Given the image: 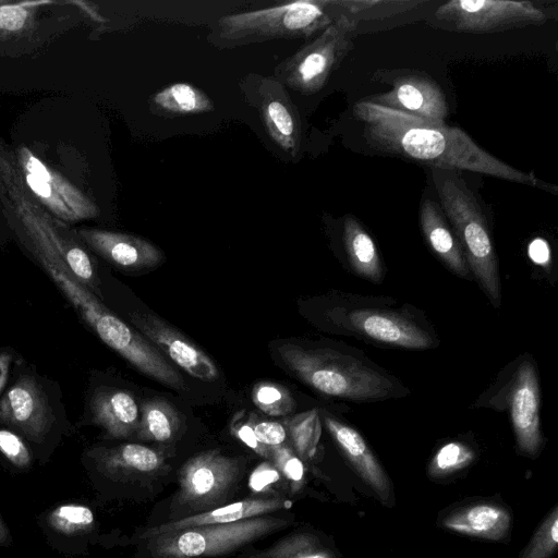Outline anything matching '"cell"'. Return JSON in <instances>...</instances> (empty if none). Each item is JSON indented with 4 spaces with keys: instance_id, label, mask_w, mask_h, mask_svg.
I'll list each match as a JSON object with an SVG mask.
<instances>
[{
    "instance_id": "6da1fadb",
    "label": "cell",
    "mask_w": 558,
    "mask_h": 558,
    "mask_svg": "<svg viewBox=\"0 0 558 558\" xmlns=\"http://www.w3.org/2000/svg\"><path fill=\"white\" fill-rule=\"evenodd\" d=\"M367 143L385 154L429 168L466 170L557 194L556 185L521 171L478 146L463 130L397 111L366 99L353 107Z\"/></svg>"
},
{
    "instance_id": "7a4b0ae2",
    "label": "cell",
    "mask_w": 558,
    "mask_h": 558,
    "mask_svg": "<svg viewBox=\"0 0 558 558\" xmlns=\"http://www.w3.org/2000/svg\"><path fill=\"white\" fill-rule=\"evenodd\" d=\"M307 316L324 331L374 347L429 350L440 343L421 308L391 296L331 291L308 302Z\"/></svg>"
},
{
    "instance_id": "3957f363",
    "label": "cell",
    "mask_w": 558,
    "mask_h": 558,
    "mask_svg": "<svg viewBox=\"0 0 558 558\" xmlns=\"http://www.w3.org/2000/svg\"><path fill=\"white\" fill-rule=\"evenodd\" d=\"M277 353L300 380L328 398L371 403L411 393L364 351L343 342L283 343L277 347Z\"/></svg>"
},
{
    "instance_id": "277c9868",
    "label": "cell",
    "mask_w": 558,
    "mask_h": 558,
    "mask_svg": "<svg viewBox=\"0 0 558 558\" xmlns=\"http://www.w3.org/2000/svg\"><path fill=\"white\" fill-rule=\"evenodd\" d=\"M33 251L63 294L107 345L159 383L177 390L185 388L181 374L150 341L116 317L71 275L52 243Z\"/></svg>"
},
{
    "instance_id": "5b68a950",
    "label": "cell",
    "mask_w": 558,
    "mask_h": 558,
    "mask_svg": "<svg viewBox=\"0 0 558 558\" xmlns=\"http://www.w3.org/2000/svg\"><path fill=\"white\" fill-rule=\"evenodd\" d=\"M429 170L438 204L462 248L472 278L498 308L501 304L499 262L486 216L459 171Z\"/></svg>"
},
{
    "instance_id": "8992f818",
    "label": "cell",
    "mask_w": 558,
    "mask_h": 558,
    "mask_svg": "<svg viewBox=\"0 0 558 558\" xmlns=\"http://www.w3.org/2000/svg\"><path fill=\"white\" fill-rule=\"evenodd\" d=\"M340 16L337 0H300L221 16L213 43L234 48L272 39L308 38Z\"/></svg>"
},
{
    "instance_id": "52a82bcc",
    "label": "cell",
    "mask_w": 558,
    "mask_h": 558,
    "mask_svg": "<svg viewBox=\"0 0 558 558\" xmlns=\"http://www.w3.org/2000/svg\"><path fill=\"white\" fill-rule=\"evenodd\" d=\"M507 412L518 451L535 458L544 446L538 368L530 353L507 364L471 405Z\"/></svg>"
},
{
    "instance_id": "ba28073f",
    "label": "cell",
    "mask_w": 558,
    "mask_h": 558,
    "mask_svg": "<svg viewBox=\"0 0 558 558\" xmlns=\"http://www.w3.org/2000/svg\"><path fill=\"white\" fill-rule=\"evenodd\" d=\"M271 514L149 537L142 541L144 558H213L231 554L290 524L288 518Z\"/></svg>"
},
{
    "instance_id": "9c48e42d",
    "label": "cell",
    "mask_w": 558,
    "mask_h": 558,
    "mask_svg": "<svg viewBox=\"0 0 558 558\" xmlns=\"http://www.w3.org/2000/svg\"><path fill=\"white\" fill-rule=\"evenodd\" d=\"M242 474L243 461L218 450L192 457L179 472L171 510L189 517L230 504Z\"/></svg>"
},
{
    "instance_id": "30bf717a",
    "label": "cell",
    "mask_w": 558,
    "mask_h": 558,
    "mask_svg": "<svg viewBox=\"0 0 558 558\" xmlns=\"http://www.w3.org/2000/svg\"><path fill=\"white\" fill-rule=\"evenodd\" d=\"M357 25V21L340 15L282 62L278 68L279 82L303 95L318 93L353 48Z\"/></svg>"
},
{
    "instance_id": "8fae6325",
    "label": "cell",
    "mask_w": 558,
    "mask_h": 558,
    "mask_svg": "<svg viewBox=\"0 0 558 558\" xmlns=\"http://www.w3.org/2000/svg\"><path fill=\"white\" fill-rule=\"evenodd\" d=\"M442 28L460 33L490 34L542 25L547 15L531 1L450 0L434 14Z\"/></svg>"
},
{
    "instance_id": "7c38bea8",
    "label": "cell",
    "mask_w": 558,
    "mask_h": 558,
    "mask_svg": "<svg viewBox=\"0 0 558 558\" xmlns=\"http://www.w3.org/2000/svg\"><path fill=\"white\" fill-rule=\"evenodd\" d=\"M15 161L28 194L56 218L80 221L98 215V207L92 199L27 147L16 149Z\"/></svg>"
},
{
    "instance_id": "4fadbf2b",
    "label": "cell",
    "mask_w": 558,
    "mask_h": 558,
    "mask_svg": "<svg viewBox=\"0 0 558 558\" xmlns=\"http://www.w3.org/2000/svg\"><path fill=\"white\" fill-rule=\"evenodd\" d=\"M130 317L140 333L160 348L192 377L203 381L218 378L219 372L215 362L175 328L148 313L134 312Z\"/></svg>"
},
{
    "instance_id": "5bb4252c",
    "label": "cell",
    "mask_w": 558,
    "mask_h": 558,
    "mask_svg": "<svg viewBox=\"0 0 558 558\" xmlns=\"http://www.w3.org/2000/svg\"><path fill=\"white\" fill-rule=\"evenodd\" d=\"M329 435L361 480L383 504L393 499L391 483L361 433L326 410H318Z\"/></svg>"
},
{
    "instance_id": "9a60e30c",
    "label": "cell",
    "mask_w": 558,
    "mask_h": 558,
    "mask_svg": "<svg viewBox=\"0 0 558 558\" xmlns=\"http://www.w3.org/2000/svg\"><path fill=\"white\" fill-rule=\"evenodd\" d=\"M366 100L439 123H446L448 116V104L442 89L432 77L422 73L398 76L389 92L374 95Z\"/></svg>"
},
{
    "instance_id": "2e32d148",
    "label": "cell",
    "mask_w": 558,
    "mask_h": 558,
    "mask_svg": "<svg viewBox=\"0 0 558 558\" xmlns=\"http://www.w3.org/2000/svg\"><path fill=\"white\" fill-rule=\"evenodd\" d=\"M50 418L46 396L29 376L21 377L0 401V423L20 429L31 439L44 437Z\"/></svg>"
},
{
    "instance_id": "e0dca14e",
    "label": "cell",
    "mask_w": 558,
    "mask_h": 558,
    "mask_svg": "<svg viewBox=\"0 0 558 558\" xmlns=\"http://www.w3.org/2000/svg\"><path fill=\"white\" fill-rule=\"evenodd\" d=\"M290 505L289 500L278 495H258L148 527L140 534V539L144 541L159 534L195 526L232 523L244 519L271 514L290 507Z\"/></svg>"
},
{
    "instance_id": "ac0fdd59",
    "label": "cell",
    "mask_w": 558,
    "mask_h": 558,
    "mask_svg": "<svg viewBox=\"0 0 558 558\" xmlns=\"http://www.w3.org/2000/svg\"><path fill=\"white\" fill-rule=\"evenodd\" d=\"M99 470L117 481L145 482L161 475L166 469L165 453L141 444H122L93 451Z\"/></svg>"
},
{
    "instance_id": "d6986e66",
    "label": "cell",
    "mask_w": 558,
    "mask_h": 558,
    "mask_svg": "<svg viewBox=\"0 0 558 558\" xmlns=\"http://www.w3.org/2000/svg\"><path fill=\"white\" fill-rule=\"evenodd\" d=\"M77 235L96 253L122 268H149L163 259L156 245L137 235L86 228L78 229Z\"/></svg>"
},
{
    "instance_id": "ffe728a7",
    "label": "cell",
    "mask_w": 558,
    "mask_h": 558,
    "mask_svg": "<svg viewBox=\"0 0 558 558\" xmlns=\"http://www.w3.org/2000/svg\"><path fill=\"white\" fill-rule=\"evenodd\" d=\"M260 116L271 141L290 156L301 144V123L298 111L281 83L270 77L259 86Z\"/></svg>"
},
{
    "instance_id": "44dd1931",
    "label": "cell",
    "mask_w": 558,
    "mask_h": 558,
    "mask_svg": "<svg viewBox=\"0 0 558 558\" xmlns=\"http://www.w3.org/2000/svg\"><path fill=\"white\" fill-rule=\"evenodd\" d=\"M420 225L426 244L456 276L472 280L462 248L438 203L424 197L420 205Z\"/></svg>"
},
{
    "instance_id": "7402d4cb",
    "label": "cell",
    "mask_w": 558,
    "mask_h": 558,
    "mask_svg": "<svg viewBox=\"0 0 558 558\" xmlns=\"http://www.w3.org/2000/svg\"><path fill=\"white\" fill-rule=\"evenodd\" d=\"M341 245L343 263L350 272L372 283L379 284L384 281L386 269L377 246L371 234L352 215H347L343 219Z\"/></svg>"
},
{
    "instance_id": "603a6c76",
    "label": "cell",
    "mask_w": 558,
    "mask_h": 558,
    "mask_svg": "<svg viewBox=\"0 0 558 558\" xmlns=\"http://www.w3.org/2000/svg\"><path fill=\"white\" fill-rule=\"evenodd\" d=\"M93 422L112 438L135 436L140 424L136 401L125 390L101 389L90 400Z\"/></svg>"
},
{
    "instance_id": "cb8c5ba5",
    "label": "cell",
    "mask_w": 558,
    "mask_h": 558,
    "mask_svg": "<svg viewBox=\"0 0 558 558\" xmlns=\"http://www.w3.org/2000/svg\"><path fill=\"white\" fill-rule=\"evenodd\" d=\"M510 512L496 504H474L451 512L442 526L472 537L490 541L504 539L510 530Z\"/></svg>"
},
{
    "instance_id": "d4e9b609",
    "label": "cell",
    "mask_w": 558,
    "mask_h": 558,
    "mask_svg": "<svg viewBox=\"0 0 558 558\" xmlns=\"http://www.w3.org/2000/svg\"><path fill=\"white\" fill-rule=\"evenodd\" d=\"M151 110L163 117L193 116L214 109L210 98L198 87L189 83H174L150 97Z\"/></svg>"
},
{
    "instance_id": "484cf974",
    "label": "cell",
    "mask_w": 558,
    "mask_h": 558,
    "mask_svg": "<svg viewBox=\"0 0 558 558\" xmlns=\"http://www.w3.org/2000/svg\"><path fill=\"white\" fill-rule=\"evenodd\" d=\"M180 425L179 413L171 403L150 399L142 405L135 437L143 441L170 442L178 435Z\"/></svg>"
},
{
    "instance_id": "4316f807",
    "label": "cell",
    "mask_w": 558,
    "mask_h": 558,
    "mask_svg": "<svg viewBox=\"0 0 558 558\" xmlns=\"http://www.w3.org/2000/svg\"><path fill=\"white\" fill-rule=\"evenodd\" d=\"M242 558H332L331 553L310 533H293L270 547Z\"/></svg>"
},
{
    "instance_id": "83f0119b",
    "label": "cell",
    "mask_w": 558,
    "mask_h": 558,
    "mask_svg": "<svg viewBox=\"0 0 558 558\" xmlns=\"http://www.w3.org/2000/svg\"><path fill=\"white\" fill-rule=\"evenodd\" d=\"M284 427L291 437L296 454L304 460L312 458L322 434L319 411L311 409L291 416L286 421Z\"/></svg>"
},
{
    "instance_id": "f1b7e54d",
    "label": "cell",
    "mask_w": 558,
    "mask_h": 558,
    "mask_svg": "<svg viewBox=\"0 0 558 558\" xmlns=\"http://www.w3.org/2000/svg\"><path fill=\"white\" fill-rule=\"evenodd\" d=\"M420 3L421 1L337 0L340 15L348 16L357 22L395 15Z\"/></svg>"
},
{
    "instance_id": "f546056e",
    "label": "cell",
    "mask_w": 558,
    "mask_h": 558,
    "mask_svg": "<svg viewBox=\"0 0 558 558\" xmlns=\"http://www.w3.org/2000/svg\"><path fill=\"white\" fill-rule=\"evenodd\" d=\"M474 459L475 451L468 444L449 441L433 456L427 474L433 478H441L466 468Z\"/></svg>"
},
{
    "instance_id": "4dcf8cb0",
    "label": "cell",
    "mask_w": 558,
    "mask_h": 558,
    "mask_svg": "<svg viewBox=\"0 0 558 558\" xmlns=\"http://www.w3.org/2000/svg\"><path fill=\"white\" fill-rule=\"evenodd\" d=\"M252 399L259 410L272 416L290 414L295 408L289 390L269 381L257 384L253 389Z\"/></svg>"
},
{
    "instance_id": "1f68e13d",
    "label": "cell",
    "mask_w": 558,
    "mask_h": 558,
    "mask_svg": "<svg viewBox=\"0 0 558 558\" xmlns=\"http://www.w3.org/2000/svg\"><path fill=\"white\" fill-rule=\"evenodd\" d=\"M558 545V507L538 526L530 543L522 550L520 558H550Z\"/></svg>"
},
{
    "instance_id": "d6a6232c",
    "label": "cell",
    "mask_w": 558,
    "mask_h": 558,
    "mask_svg": "<svg viewBox=\"0 0 558 558\" xmlns=\"http://www.w3.org/2000/svg\"><path fill=\"white\" fill-rule=\"evenodd\" d=\"M52 527L65 534H75L90 529L95 523L92 509L80 504H66L56 508L50 515Z\"/></svg>"
},
{
    "instance_id": "836d02e7",
    "label": "cell",
    "mask_w": 558,
    "mask_h": 558,
    "mask_svg": "<svg viewBox=\"0 0 558 558\" xmlns=\"http://www.w3.org/2000/svg\"><path fill=\"white\" fill-rule=\"evenodd\" d=\"M270 459H272L277 470L283 474L293 487L302 485L304 465L291 448L284 445L270 448Z\"/></svg>"
},
{
    "instance_id": "e575fe53",
    "label": "cell",
    "mask_w": 558,
    "mask_h": 558,
    "mask_svg": "<svg viewBox=\"0 0 558 558\" xmlns=\"http://www.w3.org/2000/svg\"><path fill=\"white\" fill-rule=\"evenodd\" d=\"M34 2L4 3L0 5V32L12 33L24 28L32 20Z\"/></svg>"
},
{
    "instance_id": "d590c367",
    "label": "cell",
    "mask_w": 558,
    "mask_h": 558,
    "mask_svg": "<svg viewBox=\"0 0 558 558\" xmlns=\"http://www.w3.org/2000/svg\"><path fill=\"white\" fill-rule=\"evenodd\" d=\"M0 452L19 468H25L31 462V454L24 441L8 429H0Z\"/></svg>"
},
{
    "instance_id": "8d00e7d4",
    "label": "cell",
    "mask_w": 558,
    "mask_h": 558,
    "mask_svg": "<svg viewBox=\"0 0 558 558\" xmlns=\"http://www.w3.org/2000/svg\"><path fill=\"white\" fill-rule=\"evenodd\" d=\"M251 424L257 440L269 449L283 445L287 439V429L279 422L253 420Z\"/></svg>"
},
{
    "instance_id": "74e56055",
    "label": "cell",
    "mask_w": 558,
    "mask_h": 558,
    "mask_svg": "<svg viewBox=\"0 0 558 558\" xmlns=\"http://www.w3.org/2000/svg\"><path fill=\"white\" fill-rule=\"evenodd\" d=\"M235 436L242 440L246 446L253 449L255 452L260 454L262 457L270 459V449L263 446L256 438L254 430L252 428L251 421L244 422L242 424H236L232 428Z\"/></svg>"
},
{
    "instance_id": "f35d334b",
    "label": "cell",
    "mask_w": 558,
    "mask_h": 558,
    "mask_svg": "<svg viewBox=\"0 0 558 558\" xmlns=\"http://www.w3.org/2000/svg\"><path fill=\"white\" fill-rule=\"evenodd\" d=\"M529 254L533 262L546 265L550 257L548 244L543 239H535L529 246Z\"/></svg>"
},
{
    "instance_id": "ab89813d",
    "label": "cell",
    "mask_w": 558,
    "mask_h": 558,
    "mask_svg": "<svg viewBox=\"0 0 558 558\" xmlns=\"http://www.w3.org/2000/svg\"><path fill=\"white\" fill-rule=\"evenodd\" d=\"M11 363L12 354L9 352H0V392L7 384Z\"/></svg>"
}]
</instances>
